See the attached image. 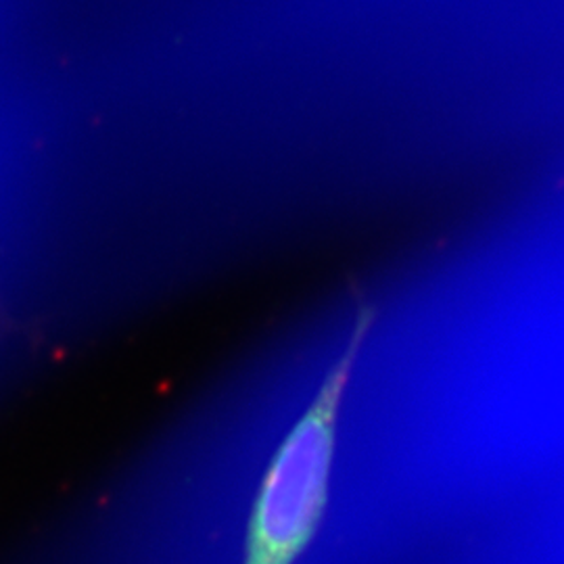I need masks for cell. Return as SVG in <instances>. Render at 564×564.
I'll use <instances>...</instances> for the list:
<instances>
[{"label":"cell","instance_id":"obj_1","mask_svg":"<svg viewBox=\"0 0 564 564\" xmlns=\"http://www.w3.org/2000/svg\"><path fill=\"white\" fill-rule=\"evenodd\" d=\"M372 321V310L364 307L341 356L268 466L249 521L245 564H293L314 540L328 502L343 400Z\"/></svg>","mask_w":564,"mask_h":564}]
</instances>
